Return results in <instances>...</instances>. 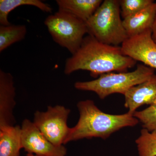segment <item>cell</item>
<instances>
[{
    "instance_id": "6da1fadb",
    "label": "cell",
    "mask_w": 156,
    "mask_h": 156,
    "mask_svg": "<svg viewBox=\"0 0 156 156\" xmlns=\"http://www.w3.org/2000/svg\"><path fill=\"white\" fill-rule=\"evenodd\" d=\"M136 63L123 54L121 47L103 44L88 34L79 50L66 59L64 72L69 75L80 70H87L96 78L114 71L126 72Z\"/></svg>"
},
{
    "instance_id": "7a4b0ae2",
    "label": "cell",
    "mask_w": 156,
    "mask_h": 156,
    "mask_svg": "<svg viewBox=\"0 0 156 156\" xmlns=\"http://www.w3.org/2000/svg\"><path fill=\"white\" fill-rule=\"evenodd\" d=\"M77 107L80 119L76 125L71 128L65 144L84 138L106 139L120 129L134 127L139 122V120L128 112L117 115L104 112L90 99L79 101Z\"/></svg>"
},
{
    "instance_id": "3957f363",
    "label": "cell",
    "mask_w": 156,
    "mask_h": 156,
    "mask_svg": "<svg viewBox=\"0 0 156 156\" xmlns=\"http://www.w3.org/2000/svg\"><path fill=\"white\" fill-rule=\"evenodd\" d=\"M119 2L105 0L86 22L88 34L106 44L118 46L128 38L120 16Z\"/></svg>"
},
{
    "instance_id": "277c9868",
    "label": "cell",
    "mask_w": 156,
    "mask_h": 156,
    "mask_svg": "<svg viewBox=\"0 0 156 156\" xmlns=\"http://www.w3.org/2000/svg\"><path fill=\"white\" fill-rule=\"evenodd\" d=\"M154 74V69L145 65H138L131 72L109 73L103 74L93 80L77 82L78 90L95 92L101 99L114 93L125 95L131 87L147 80Z\"/></svg>"
},
{
    "instance_id": "5b68a950",
    "label": "cell",
    "mask_w": 156,
    "mask_h": 156,
    "mask_svg": "<svg viewBox=\"0 0 156 156\" xmlns=\"http://www.w3.org/2000/svg\"><path fill=\"white\" fill-rule=\"evenodd\" d=\"M44 23L53 41L72 55L79 50L88 34L86 22L63 11L49 15Z\"/></svg>"
},
{
    "instance_id": "8992f818",
    "label": "cell",
    "mask_w": 156,
    "mask_h": 156,
    "mask_svg": "<svg viewBox=\"0 0 156 156\" xmlns=\"http://www.w3.org/2000/svg\"><path fill=\"white\" fill-rule=\"evenodd\" d=\"M70 110L62 105L49 106L46 112L37 111L33 123L38 129L54 145L65 144L71 128L67 125Z\"/></svg>"
},
{
    "instance_id": "52a82bcc",
    "label": "cell",
    "mask_w": 156,
    "mask_h": 156,
    "mask_svg": "<svg viewBox=\"0 0 156 156\" xmlns=\"http://www.w3.org/2000/svg\"><path fill=\"white\" fill-rule=\"evenodd\" d=\"M22 148L27 154L39 156H66L64 146L54 145L42 134L33 122L26 119L21 126Z\"/></svg>"
},
{
    "instance_id": "ba28073f",
    "label": "cell",
    "mask_w": 156,
    "mask_h": 156,
    "mask_svg": "<svg viewBox=\"0 0 156 156\" xmlns=\"http://www.w3.org/2000/svg\"><path fill=\"white\" fill-rule=\"evenodd\" d=\"M121 47L124 55L156 69V44L152 39L151 29L128 38Z\"/></svg>"
},
{
    "instance_id": "9c48e42d",
    "label": "cell",
    "mask_w": 156,
    "mask_h": 156,
    "mask_svg": "<svg viewBox=\"0 0 156 156\" xmlns=\"http://www.w3.org/2000/svg\"><path fill=\"white\" fill-rule=\"evenodd\" d=\"M15 95L13 76L0 69V128L14 126Z\"/></svg>"
},
{
    "instance_id": "30bf717a",
    "label": "cell",
    "mask_w": 156,
    "mask_h": 156,
    "mask_svg": "<svg viewBox=\"0 0 156 156\" xmlns=\"http://www.w3.org/2000/svg\"><path fill=\"white\" fill-rule=\"evenodd\" d=\"M125 107L128 112L134 114L136 109L144 105L150 106L156 105V75L131 87L124 95Z\"/></svg>"
},
{
    "instance_id": "8fae6325",
    "label": "cell",
    "mask_w": 156,
    "mask_h": 156,
    "mask_svg": "<svg viewBox=\"0 0 156 156\" xmlns=\"http://www.w3.org/2000/svg\"><path fill=\"white\" fill-rule=\"evenodd\" d=\"M156 11V2L134 15L123 19V24L128 38L151 29Z\"/></svg>"
},
{
    "instance_id": "7c38bea8",
    "label": "cell",
    "mask_w": 156,
    "mask_h": 156,
    "mask_svg": "<svg viewBox=\"0 0 156 156\" xmlns=\"http://www.w3.org/2000/svg\"><path fill=\"white\" fill-rule=\"evenodd\" d=\"M103 2L102 0H56L58 11L72 14L87 22Z\"/></svg>"
},
{
    "instance_id": "4fadbf2b",
    "label": "cell",
    "mask_w": 156,
    "mask_h": 156,
    "mask_svg": "<svg viewBox=\"0 0 156 156\" xmlns=\"http://www.w3.org/2000/svg\"><path fill=\"white\" fill-rule=\"evenodd\" d=\"M22 148L21 127L16 126L0 128V156H20Z\"/></svg>"
},
{
    "instance_id": "5bb4252c",
    "label": "cell",
    "mask_w": 156,
    "mask_h": 156,
    "mask_svg": "<svg viewBox=\"0 0 156 156\" xmlns=\"http://www.w3.org/2000/svg\"><path fill=\"white\" fill-rule=\"evenodd\" d=\"M28 5L36 7L43 12L51 13V6L40 0H1L0 1V24H11L9 20L10 12L20 6Z\"/></svg>"
},
{
    "instance_id": "9a60e30c",
    "label": "cell",
    "mask_w": 156,
    "mask_h": 156,
    "mask_svg": "<svg viewBox=\"0 0 156 156\" xmlns=\"http://www.w3.org/2000/svg\"><path fill=\"white\" fill-rule=\"evenodd\" d=\"M27 29L24 25L0 26V52L25 38Z\"/></svg>"
},
{
    "instance_id": "2e32d148",
    "label": "cell",
    "mask_w": 156,
    "mask_h": 156,
    "mask_svg": "<svg viewBox=\"0 0 156 156\" xmlns=\"http://www.w3.org/2000/svg\"><path fill=\"white\" fill-rule=\"evenodd\" d=\"M135 142L139 156H156V130L149 131L143 128Z\"/></svg>"
},
{
    "instance_id": "e0dca14e",
    "label": "cell",
    "mask_w": 156,
    "mask_h": 156,
    "mask_svg": "<svg viewBox=\"0 0 156 156\" xmlns=\"http://www.w3.org/2000/svg\"><path fill=\"white\" fill-rule=\"evenodd\" d=\"M119 2L123 19L134 15L154 2L152 0H120Z\"/></svg>"
},
{
    "instance_id": "ac0fdd59",
    "label": "cell",
    "mask_w": 156,
    "mask_h": 156,
    "mask_svg": "<svg viewBox=\"0 0 156 156\" xmlns=\"http://www.w3.org/2000/svg\"><path fill=\"white\" fill-rule=\"evenodd\" d=\"M133 115L142 123L144 128L149 131L156 130V105L141 111H136Z\"/></svg>"
},
{
    "instance_id": "d6986e66",
    "label": "cell",
    "mask_w": 156,
    "mask_h": 156,
    "mask_svg": "<svg viewBox=\"0 0 156 156\" xmlns=\"http://www.w3.org/2000/svg\"><path fill=\"white\" fill-rule=\"evenodd\" d=\"M151 37L154 42L156 44V11L153 23L151 28Z\"/></svg>"
},
{
    "instance_id": "ffe728a7",
    "label": "cell",
    "mask_w": 156,
    "mask_h": 156,
    "mask_svg": "<svg viewBox=\"0 0 156 156\" xmlns=\"http://www.w3.org/2000/svg\"><path fill=\"white\" fill-rule=\"evenodd\" d=\"M27 156H39L35 155H34V154H27Z\"/></svg>"
}]
</instances>
